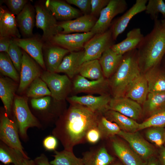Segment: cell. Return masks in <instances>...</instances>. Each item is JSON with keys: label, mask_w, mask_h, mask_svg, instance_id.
Listing matches in <instances>:
<instances>
[{"label": "cell", "mask_w": 165, "mask_h": 165, "mask_svg": "<svg viewBox=\"0 0 165 165\" xmlns=\"http://www.w3.org/2000/svg\"><path fill=\"white\" fill-rule=\"evenodd\" d=\"M95 35L91 31L71 34L59 33L51 41L56 45L68 50L70 52L79 51L84 49L86 42Z\"/></svg>", "instance_id": "30bf717a"}, {"label": "cell", "mask_w": 165, "mask_h": 165, "mask_svg": "<svg viewBox=\"0 0 165 165\" xmlns=\"http://www.w3.org/2000/svg\"><path fill=\"white\" fill-rule=\"evenodd\" d=\"M100 114L84 106L71 103L55 123L52 135L60 141L64 149L73 151L74 146L86 142V134L97 126Z\"/></svg>", "instance_id": "6da1fadb"}, {"label": "cell", "mask_w": 165, "mask_h": 165, "mask_svg": "<svg viewBox=\"0 0 165 165\" xmlns=\"http://www.w3.org/2000/svg\"><path fill=\"white\" fill-rule=\"evenodd\" d=\"M14 15L3 7L0 8V37L20 38Z\"/></svg>", "instance_id": "cb8c5ba5"}, {"label": "cell", "mask_w": 165, "mask_h": 165, "mask_svg": "<svg viewBox=\"0 0 165 165\" xmlns=\"http://www.w3.org/2000/svg\"><path fill=\"white\" fill-rule=\"evenodd\" d=\"M115 136L110 139L115 155L124 165H145L142 159L124 142Z\"/></svg>", "instance_id": "9a60e30c"}, {"label": "cell", "mask_w": 165, "mask_h": 165, "mask_svg": "<svg viewBox=\"0 0 165 165\" xmlns=\"http://www.w3.org/2000/svg\"><path fill=\"white\" fill-rule=\"evenodd\" d=\"M19 132L15 120L11 119L5 112L2 113L0 121V139L8 146L20 152L27 159L29 158L25 152L20 139Z\"/></svg>", "instance_id": "52a82bcc"}, {"label": "cell", "mask_w": 165, "mask_h": 165, "mask_svg": "<svg viewBox=\"0 0 165 165\" xmlns=\"http://www.w3.org/2000/svg\"><path fill=\"white\" fill-rule=\"evenodd\" d=\"M154 20L152 29L137 49L141 71L145 72L158 66L165 54V28L157 18Z\"/></svg>", "instance_id": "7a4b0ae2"}, {"label": "cell", "mask_w": 165, "mask_h": 165, "mask_svg": "<svg viewBox=\"0 0 165 165\" xmlns=\"http://www.w3.org/2000/svg\"><path fill=\"white\" fill-rule=\"evenodd\" d=\"M147 0H137L133 6L111 25L113 40L125 30L131 20L136 15L145 11Z\"/></svg>", "instance_id": "2e32d148"}, {"label": "cell", "mask_w": 165, "mask_h": 165, "mask_svg": "<svg viewBox=\"0 0 165 165\" xmlns=\"http://www.w3.org/2000/svg\"><path fill=\"white\" fill-rule=\"evenodd\" d=\"M127 8V4L125 0H110L107 6L101 11L91 31L95 34L105 32L109 29L113 18L123 13Z\"/></svg>", "instance_id": "ba28073f"}, {"label": "cell", "mask_w": 165, "mask_h": 165, "mask_svg": "<svg viewBox=\"0 0 165 165\" xmlns=\"http://www.w3.org/2000/svg\"><path fill=\"white\" fill-rule=\"evenodd\" d=\"M26 159L20 152L0 141V161L2 163L5 165L12 163L14 165H23Z\"/></svg>", "instance_id": "d6a6232c"}, {"label": "cell", "mask_w": 165, "mask_h": 165, "mask_svg": "<svg viewBox=\"0 0 165 165\" xmlns=\"http://www.w3.org/2000/svg\"><path fill=\"white\" fill-rule=\"evenodd\" d=\"M101 135V140L118 135L121 130L115 123L108 120L103 114H100L97 125Z\"/></svg>", "instance_id": "d590c367"}, {"label": "cell", "mask_w": 165, "mask_h": 165, "mask_svg": "<svg viewBox=\"0 0 165 165\" xmlns=\"http://www.w3.org/2000/svg\"><path fill=\"white\" fill-rule=\"evenodd\" d=\"M16 87V84L10 79L0 77V97L5 111L9 117L11 115Z\"/></svg>", "instance_id": "484cf974"}, {"label": "cell", "mask_w": 165, "mask_h": 165, "mask_svg": "<svg viewBox=\"0 0 165 165\" xmlns=\"http://www.w3.org/2000/svg\"><path fill=\"white\" fill-rule=\"evenodd\" d=\"M79 73L80 75L91 80H97L104 77L98 59L83 63L79 68Z\"/></svg>", "instance_id": "836d02e7"}, {"label": "cell", "mask_w": 165, "mask_h": 165, "mask_svg": "<svg viewBox=\"0 0 165 165\" xmlns=\"http://www.w3.org/2000/svg\"><path fill=\"white\" fill-rule=\"evenodd\" d=\"M50 96H46L43 97L32 98L31 101L32 108L35 110L44 112L49 109L51 103Z\"/></svg>", "instance_id": "7bdbcfd3"}, {"label": "cell", "mask_w": 165, "mask_h": 165, "mask_svg": "<svg viewBox=\"0 0 165 165\" xmlns=\"http://www.w3.org/2000/svg\"><path fill=\"white\" fill-rule=\"evenodd\" d=\"M114 41L110 28L104 33L95 34L84 45L83 63L99 60L105 51L114 44Z\"/></svg>", "instance_id": "5b68a950"}, {"label": "cell", "mask_w": 165, "mask_h": 165, "mask_svg": "<svg viewBox=\"0 0 165 165\" xmlns=\"http://www.w3.org/2000/svg\"><path fill=\"white\" fill-rule=\"evenodd\" d=\"M160 22L162 26L165 28V18L162 20L160 21Z\"/></svg>", "instance_id": "9f6ffc18"}, {"label": "cell", "mask_w": 165, "mask_h": 165, "mask_svg": "<svg viewBox=\"0 0 165 165\" xmlns=\"http://www.w3.org/2000/svg\"><path fill=\"white\" fill-rule=\"evenodd\" d=\"M20 84L18 92L22 93L35 79L41 75L40 68L24 50L22 51Z\"/></svg>", "instance_id": "7c38bea8"}, {"label": "cell", "mask_w": 165, "mask_h": 165, "mask_svg": "<svg viewBox=\"0 0 165 165\" xmlns=\"http://www.w3.org/2000/svg\"><path fill=\"white\" fill-rule=\"evenodd\" d=\"M97 19L90 14L83 15L75 19L58 23L62 29L60 33L69 34L74 32L87 33L91 31Z\"/></svg>", "instance_id": "e0dca14e"}, {"label": "cell", "mask_w": 165, "mask_h": 165, "mask_svg": "<svg viewBox=\"0 0 165 165\" xmlns=\"http://www.w3.org/2000/svg\"><path fill=\"white\" fill-rule=\"evenodd\" d=\"M164 145L165 146V134H164Z\"/></svg>", "instance_id": "6f0895ef"}, {"label": "cell", "mask_w": 165, "mask_h": 165, "mask_svg": "<svg viewBox=\"0 0 165 165\" xmlns=\"http://www.w3.org/2000/svg\"><path fill=\"white\" fill-rule=\"evenodd\" d=\"M103 115L109 120L116 123L123 131L134 132L138 130L139 123L118 112L109 110Z\"/></svg>", "instance_id": "f546056e"}, {"label": "cell", "mask_w": 165, "mask_h": 165, "mask_svg": "<svg viewBox=\"0 0 165 165\" xmlns=\"http://www.w3.org/2000/svg\"><path fill=\"white\" fill-rule=\"evenodd\" d=\"M123 57L111 48L105 51L99 59L104 76L109 78L115 72Z\"/></svg>", "instance_id": "4316f807"}, {"label": "cell", "mask_w": 165, "mask_h": 165, "mask_svg": "<svg viewBox=\"0 0 165 165\" xmlns=\"http://www.w3.org/2000/svg\"><path fill=\"white\" fill-rule=\"evenodd\" d=\"M84 165H110L115 160L105 146L98 145L82 153Z\"/></svg>", "instance_id": "d6986e66"}, {"label": "cell", "mask_w": 165, "mask_h": 165, "mask_svg": "<svg viewBox=\"0 0 165 165\" xmlns=\"http://www.w3.org/2000/svg\"><path fill=\"white\" fill-rule=\"evenodd\" d=\"M140 72L137 49L123 55L122 61L108 82L113 97L124 96L127 87L141 74Z\"/></svg>", "instance_id": "3957f363"}, {"label": "cell", "mask_w": 165, "mask_h": 165, "mask_svg": "<svg viewBox=\"0 0 165 165\" xmlns=\"http://www.w3.org/2000/svg\"><path fill=\"white\" fill-rule=\"evenodd\" d=\"M23 165H35L34 160L30 159H24Z\"/></svg>", "instance_id": "816d5d0a"}, {"label": "cell", "mask_w": 165, "mask_h": 165, "mask_svg": "<svg viewBox=\"0 0 165 165\" xmlns=\"http://www.w3.org/2000/svg\"><path fill=\"white\" fill-rule=\"evenodd\" d=\"M9 10L13 15H18L23 9L28 1L26 0H8L6 1Z\"/></svg>", "instance_id": "ee69618b"}, {"label": "cell", "mask_w": 165, "mask_h": 165, "mask_svg": "<svg viewBox=\"0 0 165 165\" xmlns=\"http://www.w3.org/2000/svg\"><path fill=\"white\" fill-rule=\"evenodd\" d=\"M86 138V142L91 144H96L101 140V134L97 126L89 130Z\"/></svg>", "instance_id": "7dc6e473"}, {"label": "cell", "mask_w": 165, "mask_h": 165, "mask_svg": "<svg viewBox=\"0 0 165 165\" xmlns=\"http://www.w3.org/2000/svg\"><path fill=\"white\" fill-rule=\"evenodd\" d=\"M111 98L106 94L98 96L88 95L78 96H73L68 98L71 103L84 106L93 112L103 114L109 110V104Z\"/></svg>", "instance_id": "4fadbf2b"}, {"label": "cell", "mask_w": 165, "mask_h": 165, "mask_svg": "<svg viewBox=\"0 0 165 165\" xmlns=\"http://www.w3.org/2000/svg\"><path fill=\"white\" fill-rule=\"evenodd\" d=\"M13 109L19 136L24 141L28 140L27 132L29 128H43L38 119L31 112L26 98L15 96Z\"/></svg>", "instance_id": "277c9868"}, {"label": "cell", "mask_w": 165, "mask_h": 165, "mask_svg": "<svg viewBox=\"0 0 165 165\" xmlns=\"http://www.w3.org/2000/svg\"><path fill=\"white\" fill-rule=\"evenodd\" d=\"M148 2L145 11L151 19L157 18L159 13L165 18V3L163 0H149Z\"/></svg>", "instance_id": "f35d334b"}, {"label": "cell", "mask_w": 165, "mask_h": 165, "mask_svg": "<svg viewBox=\"0 0 165 165\" xmlns=\"http://www.w3.org/2000/svg\"><path fill=\"white\" fill-rule=\"evenodd\" d=\"M69 50L58 46L49 47L47 51L46 67L47 71L55 72Z\"/></svg>", "instance_id": "1f68e13d"}, {"label": "cell", "mask_w": 165, "mask_h": 165, "mask_svg": "<svg viewBox=\"0 0 165 165\" xmlns=\"http://www.w3.org/2000/svg\"><path fill=\"white\" fill-rule=\"evenodd\" d=\"M110 165H122L119 162L116 161L115 160Z\"/></svg>", "instance_id": "11a10c76"}, {"label": "cell", "mask_w": 165, "mask_h": 165, "mask_svg": "<svg viewBox=\"0 0 165 165\" xmlns=\"http://www.w3.org/2000/svg\"><path fill=\"white\" fill-rule=\"evenodd\" d=\"M109 110L118 112L134 120L138 119L143 112L139 103L124 96L111 98Z\"/></svg>", "instance_id": "5bb4252c"}, {"label": "cell", "mask_w": 165, "mask_h": 165, "mask_svg": "<svg viewBox=\"0 0 165 165\" xmlns=\"http://www.w3.org/2000/svg\"><path fill=\"white\" fill-rule=\"evenodd\" d=\"M28 97L38 98L51 96V92L45 82L40 77L34 80L30 85L27 92Z\"/></svg>", "instance_id": "8d00e7d4"}, {"label": "cell", "mask_w": 165, "mask_h": 165, "mask_svg": "<svg viewBox=\"0 0 165 165\" xmlns=\"http://www.w3.org/2000/svg\"><path fill=\"white\" fill-rule=\"evenodd\" d=\"M20 48L13 40L8 53L14 66L19 72H20L23 59L22 51Z\"/></svg>", "instance_id": "b9f144b4"}, {"label": "cell", "mask_w": 165, "mask_h": 165, "mask_svg": "<svg viewBox=\"0 0 165 165\" xmlns=\"http://www.w3.org/2000/svg\"><path fill=\"white\" fill-rule=\"evenodd\" d=\"M14 41L28 54L33 58L41 67L45 68L42 52V42L33 38H13Z\"/></svg>", "instance_id": "7402d4cb"}, {"label": "cell", "mask_w": 165, "mask_h": 165, "mask_svg": "<svg viewBox=\"0 0 165 165\" xmlns=\"http://www.w3.org/2000/svg\"><path fill=\"white\" fill-rule=\"evenodd\" d=\"M69 4L77 7L83 15L90 14L91 12V0H66Z\"/></svg>", "instance_id": "bcb514c9"}, {"label": "cell", "mask_w": 165, "mask_h": 165, "mask_svg": "<svg viewBox=\"0 0 165 165\" xmlns=\"http://www.w3.org/2000/svg\"><path fill=\"white\" fill-rule=\"evenodd\" d=\"M149 93L148 83L145 75L141 73L127 87L125 97L139 104H143Z\"/></svg>", "instance_id": "44dd1931"}, {"label": "cell", "mask_w": 165, "mask_h": 165, "mask_svg": "<svg viewBox=\"0 0 165 165\" xmlns=\"http://www.w3.org/2000/svg\"><path fill=\"white\" fill-rule=\"evenodd\" d=\"M161 159L163 165H165V148H163L161 151Z\"/></svg>", "instance_id": "f5cc1de1"}, {"label": "cell", "mask_w": 165, "mask_h": 165, "mask_svg": "<svg viewBox=\"0 0 165 165\" xmlns=\"http://www.w3.org/2000/svg\"><path fill=\"white\" fill-rule=\"evenodd\" d=\"M108 83L104 77L97 80H90L79 75L74 80L73 86L74 90L77 93H97L101 95L105 94L104 91Z\"/></svg>", "instance_id": "ffe728a7"}, {"label": "cell", "mask_w": 165, "mask_h": 165, "mask_svg": "<svg viewBox=\"0 0 165 165\" xmlns=\"http://www.w3.org/2000/svg\"><path fill=\"white\" fill-rule=\"evenodd\" d=\"M164 56H165V55H164Z\"/></svg>", "instance_id": "680465c9"}, {"label": "cell", "mask_w": 165, "mask_h": 165, "mask_svg": "<svg viewBox=\"0 0 165 165\" xmlns=\"http://www.w3.org/2000/svg\"><path fill=\"white\" fill-rule=\"evenodd\" d=\"M45 4L56 20L61 21L72 20L83 15L79 10L61 1L47 0Z\"/></svg>", "instance_id": "ac0fdd59"}, {"label": "cell", "mask_w": 165, "mask_h": 165, "mask_svg": "<svg viewBox=\"0 0 165 165\" xmlns=\"http://www.w3.org/2000/svg\"><path fill=\"white\" fill-rule=\"evenodd\" d=\"M118 136L125 140L141 159H149L154 153L153 147L137 131L127 132L121 130Z\"/></svg>", "instance_id": "8fae6325"}, {"label": "cell", "mask_w": 165, "mask_h": 165, "mask_svg": "<svg viewBox=\"0 0 165 165\" xmlns=\"http://www.w3.org/2000/svg\"><path fill=\"white\" fill-rule=\"evenodd\" d=\"M0 71L4 75L18 82L20 79L19 74L8 54L0 53Z\"/></svg>", "instance_id": "74e56055"}, {"label": "cell", "mask_w": 165, "mask_h": 165, "mask_svg": "<svg viewBox=\"0 0 165 165\" xmlns=\"http://www.w3.org/2000/svg\"><path fill=\"white\" fill-rule=\"evenodd\" d=\"M11 38L0 37V51L8 53L9 47L13 42Z\"/></svg>", "instance_id": "681fc988"}, {"label": "cell", "mask_w": 165, "mask_h": 165, "mask_svg": "<svg viewBox=\"0 0 165 165\" xmlns=\"http://www.w3.org/2000/svg\"><path fill=\"white\" fill-rule=\"evenodd\" d=\"M36 25L43 31L42 39L51 41L53 37L62 31L57 20L45 4H37L35 6Z\"/></svg>", "instance_id": "8992f818"}, {"label": "cell", "mask_w": 165, "mask_h": 165, "mask_svg": "<svg viewBox=\"0 0 165 165\" xmlns=\"http://www.w3.org/2000/svg\"><path fill=\"white\" fill-rule=\"evenodd\" d=\"M145 165H158L157 162L151 158L148 160L146 163H145Z\"/></svg>", "instance_id": "db71d44e"}, {"label": "cell", "mask_w": 165, "mask_h": 165, "mask_svg": "<svg viewBox=\"0 0 165 165\" xmlns=\"http://www.w3.org/2000/svg\"><path fill=\"white\" fill-rule=\"evenodd\" d=\"M149 128L145 132L146 138L157 146L161 147L164 144L165 129L162 127Z\"/></svg>", "instance_id": "ab89813d"}, {"label": "cell", "mask_w": 165, "mask_h": 165, "mask_svg": "<svg viewBox=\"0 0 165 165\" xmlns=\"http://www.w3.org/2000/svg\"><path fill=\"white\" fill-rule=\"evenodd\" d=\"M143 105V112L149 117L165 111V91L149 92Z\"/></svg>", "instance_id": "f1b7e54d"}, {"label": "cell", "mask_w": 165, "mask_h": 165, "mask_svg": "<svg viewBox=\"0 0 165 165\" xmlns=\"http://www.w3.org/2000/svg\"><path fill=\"white\" fill-rule=\"evenodd\" d=\"M144 36L139 28H134L127 33L126 38L119 43L114 44L111 48L117 54L123 55L137 49Z\"/></svg>", "instance_id": "d4e9b609"}, {"label": "cell", "mask_w": 165, "mask_h": 165, "mask_svg": "<svg viewBox=\"0 0 165 165\" xmlns=\"http://www.w3.org/2000/svg\"><path fill=\"white\" fill-rule=\"evenodd\" d=\"M54 153L53 160L50 162L51 165H84L82 158L77 157L73 151L55 150Z\"/></svg>", "instance_id": "e575fe53"}, {"label": "cell", "mask_w": 165, "mask_h": 165, "mask_svg": "<svg viewBox=\"0 0 165 165\" xmlns=\"http://www.w3.org/2000/svg\"><path fill=\"white\" fill-rule=\"evenodd\" d=\"M42 144L46 150L55 151L58 145L57 139L52 135L48 136L43 139Z\"/></svg>", "instance_id": "c3c4849f"}, {"label": "cell", "mask_w": 165, "mask_h": 165, "mask_svg": "<svg viewBox=\"0 0 165 165\" xmlns=\"http://www.w3.org/2000/svg\"><path fill=\"white\" fill-rule=\"evenodd\" d=\"M35 165H51L46 156L42 153L34 160Z\"/></svg>", "instance_id": "f907efd6"}, {"label": "cell", "mask_w": 165, "mask_h": 165, "mask_svg": "<svg viewBox=\"0 0 165 165\" xmlns=\"http://www.w3.org/2000/svg\"><path fill=\"white\" fill-rule=\"evenodd\" d=\"M145 75L149 92L165 91V71L158 66L147 71Z\"/></svg>", "instance_id": "4dcf8cb0"}, {"label": "cell", "mask_w": 165, "mask_h": 165, "mask_svg": "<svg viewBox=\"0 0 165 165\" xmlns=\"http://www.w3.org/2000/svg\"><path fill=\"white\" fill-rule=\"evenodd\" d=\"M165 127V111L159 112L150 117L139 123L138 130L152 127Z\"/></svg>", "instance_id": "60d3db41"}, {"label": "cell", "mask_w": 165, "mask_h": 165, "mask_svg": "<svg viewBox=\"0 0 165 165\" xmlns=\"http://www.w3.org/2000/svg\"><path fill=\"white\" fill-rule=\"evenodd\" d=\"M110 0H91L90 14L97 19L102 10L108 5Z\"/></svg>", "instance_id": "f6af8a7d"}, {"label": "cell", "mask_w": 165, "mask_h": 165, "mask_svg": "<svg viewBox=\"0 0 165 165\" xmlns=\"http://www.w3.org/2000/svg\"><path fill=\"white\" fill-rule=\"evenodd\" d=\"M35 15L31 5L27 3L22 11L17 15V25L22 33L27 37L32 36L35 24Z\"/></svg>", "instance_id": "83f0119b"}, {"label": "cell", "mask_w": 165, "mask_h": 165, "mask_svg": "<svg viewBox=\"0 0 165 165\" xmlns=\"http://www.w3.org/2000/svg\"><path fill=\"white\" fill-rule=\"evenodd\" d=\"M40 77L47 85L51 96L55 100H63L70 92L71 83L67 75L46 71L42 73Z\"/></svg>", "instance_id": "9c48e42d"}, {"label": "cell", "mask_w": 165, "mask_h": 165, "mask_svg": "<svg viewBox=\"0 0 165 165\" xmlns=\"http://www.w3.org/2000/svg\"><path fill=\"white\" fill-rule=\"evenodd\" d=\"M65 56L55 72L65 73L69 78H72L79 73V68L83 63L84 50L70 52Z\"/></svg>", "instance_id": "603a6c76"}]
</instances>
